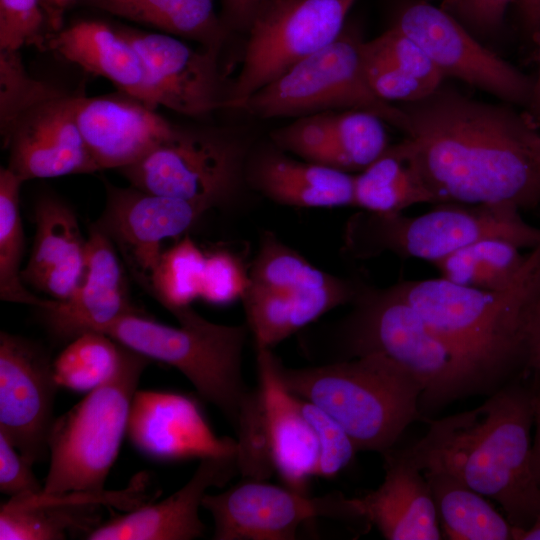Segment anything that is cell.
<instances>
[{"label":"cell","instance_id":"cell-16","mask_svg":"<svg viewBox=\"0 0 540 540\" xmlns=\"http://www.w3.org/2000/svg\"><path fill=\"white\" fill-rule=\"evenodd\" d=\"M76 97L54 86L1 133L7 167L24 182L98 171L76 121Z\"/></svg>","mask_w":540,"mask_h":540},{"label":"cell","instance_id":"cell-40","mask_svg":"<svg viewBox=\"0 0 540 540\" xmlns=\"http://www.w3.org/2000/svg\"><path fill=\"white\" fill-rule=\"evenodd\" d=\"M53 87L28 74L19 51L0 50V132Z\"/></svg>","mask_w":540,"mask_h":540},{"label":"cell","instance_id":"cell-19","mask_svg":"<svg viewBox=\"0 0 540 540\" xmlns=\"http://www.w3.org/2000/svg\"><path fill=\"white\" fill-rule=\"evenodd\" d=\"M127 434L141 453L157 460L236 454V440L217 437L198 402L181 393L137 390Z\"/></svg>","mask_w":540,"mask_h":540},{"label":"cell","instance_id":"cell-38","mask_svg":"<svg viewBox=\"0 0 540 540\" xmlns=\"http://www.w3.org/2000/svg\"><path fill=\"white\" fill-rule=\"evenodd\" d=\"M236 434V462L243 478L267 480L275 472L263 397L259 387L244 405Z\"/></svg>","mask_w":540,"mask_h":540},{"label":"cell","instance_id":"cell-29","mask_svg":"<svg viewBox=\"0 0 540 540\" xmlns=\"http://www.w3.org/2000/svg\"><path fill=\"white\" fill-rule=\"evenodd\" d=\"M363 63L370 88L390 104L424 99L444 79L419 44L393 26L380 36L364 41Z\"/></svg>","mask_w":540,"mask_h":540},{"label":"cell","instance_id":"cell-1","mask_svg":"<svg viewBox=\"0 0 540 540\" xmlns=\"http://www.w3.org/2000/svg\"><path fill=\"white\" fill-rule=\"evenodd\" d=\"M406 138L396 144L436 204L540 202V133L514 110L472 100L441 86L402 104Z\"/></svg>","mask_w":540,"mask_h":540},{"label":"cell","instance_id":"cell-24","mask_svg":"<svg viewBox=\"0 0 540 540\" xmlns=\"http://www.w3.org/2000/svg\"><path fill=\"white\" fill-rule=\"evenodd\" d=\"M132 494L121 491L68 492L42 491L11 496L0 506L1 540H62L84 533L85 537L101 524V506L126 509Z\"/></svg>","mask_w":540,"mask_h":540},{"label":"cell","instance_id":"cell-10","mask_svg":"<svg viewBox=\"0 0 540 540\" xmlns=\"http://www.w3.org/2000/svg\"><path fill=\"white\" fill-rule=\"evenodd\" d=\"M363 44L356 31L344 28L332 43L260 89L241 109L260 118L361 110L405 133L408 118L402 107L381 100L368 84Z\"/></svg>","mask_w":540,"mask_h":540},{"label":"cell","instance_id":"cell-20","mask_svg":"<svg viewBox=\"0 0 540 540\" xmlns=\"http://www.w3.org/2000/svg\"><path fill=\"white\" fill-rule=\"evenodd\" d=\"M75 116L98 171L120 170L133 164L175 126L125 93L96 97L77 94Z\"/></svg>","mask_w":540,"mask_h":540},{"label":"cell","instance_id":"cell-18","mask_svg":"<svg viewBox=\"0 0 540 540\" xmlns=\"http://www.w3.org/2000/svg\"><path fill=\"white\" fill-rule=\"evenodd\" d=\"M119 30L142 57L159 106L187 116L223 108L218 52L194 49L165 33Z\"/></svg>","mask_w":540,"mask_h":540},{"label":"cell","instance_id":"cell-27","mask_svg":"<svg viewBox=\"0 0 540 540\" xmlns=\"http://www.w3.org/2000/svg\"><path fill=\"white\" fill-rule=\"evenodd\" d=\"M245 181L270 200L299 208L354 205V175L297 160L273 146L248 155Z\"/></svg>","mask_w":540,"mask_h":540},{"label":"cell","instance_id":"cell-11","mask_svg":"<svg viewBox=\"0 0 540 540\" xmlns=\"http://www.w3.org/2000/svg\"><path fill=\"white\" fill-rule=\"evenodd\" d=\"M247 148L227 132L174 126L142 158L119 171L131 186L195 203L230 206L245 181Z\"/></svg>","mask_w":540,"mask_h":540},{"label":"cell","instance_id":"cell-21","mask_svg":"<svg viewBox=\"0 0 540 540\" xmlns=\"http://www.w3.org/2000/svg\"><path fill=\"white\" fill-rule=\"evenodd\" d=\"M239 474L236 454L200 459L192 477L175 493L101 523L89 540H191L203 535L199 509L211 487L225 486Z\"/></svg>","mask_w":540,"mask_h":540},{"label":"cell","instance_id":"cell-25","mask_svg":"<svg viewBox=\"0 0 540 540\" xmlns=\"http://www.w3.org/2000/svg\"><path fill=\"white\" fill-rule=\"evenodd\" d=\"M258 387L261 391L275 472L284 485L308 494L309 479L319 459L315 432L305 417L300 399L283 384L278 358L270 348H256Z\"/></svg>","mask_w":540,"mask_h":540},{"label":"cell","instance_id":"cell-4","mask_svg":"<svg viewBox=\"0 0 540 540\" xmlns=\"http://www.w3.org/2000/svg\"><path fill=\"white\" fill-rule=\"evenodd\" d=\"M277 370L285 387L328 413L350 437L356 451L383 453L406 428L424 420L423 386L409 370L379 353L332 363Z\"/></svg>","mask_w":540,"mask_h":540},{"label":"cell","instance_id":"cell-44","mask_svg":"<svg viewBox=\"0 0 540 540\" xmlns=\"http://www.w3.org/2000/svg\"><path fill=\"white\" fill-rule=\"evenodd\" d=\"M43 490L32 472V464L0 434V491L11 496Z\"/></svg>","mask_w":540,"mask_h":540},{"label":"cell","instance_id":"cell-31","mask_svg":"<svg viewBox=\"0 0 540 540\" xmlns=\"http://www.w3.org/2000/svg\"><path fill=\"white\" fill-rule=\"evenodd\" d=\"M422 473L430 487L443 538L514 540V527L485 496L448 473Z\"/></svg>","mask_w":540,"mask_h":540},{"label":"cell","instance_id":"cell-54","mask_svg":"<svg viewBox=\"0 0 540 540\" xmlns=\"http://www.w3.org/2000/svg\"><path fill=\"white\" fill-rule=\"evenodd\" d=\"M425 1H431V0H425ZM448 8L451 7V5L454 3L455 0H441Z\"/></svg>","mask_w":540,"mask_h":540},{"label":"cell","instance_id":"cell-22","mask_svg":"<svg viewBox=\"0 0 540 540\" xmlns=\"http://www.w3.org/2000/svg\"><path fill=\"white\" fill-rule=\"evenodd\" d=\"M117 252L111 240L92 224L81 285L69 299L54 300L41 309L54 335L71 340L125 315L142 312L131 301L124 264Z\"/></svg>","mask_w":540,"mask_h":540},{"label":"cell","instance_id":"cell-48","mask_svg":"<svg viewBox=\"0 0 540 540\" xmlns=\"http://www.w3.org/2000/svg\"><path fill=\"white\" fill-rule=\"evenodd\" d=\"M48 36L63 28V17L67 6L73 0H41Z\"/></svg>","mask_w":540,"mask_h":540},{"label":"cell","instance_id":"cell-14","mask_svg":"<svg viewBox=\"0 0 540 540\" xmlns=\"http://www.w3.org/2000/svg\"><path fill=\"white\" fill-rule=\"evenodd\" d=\"M393 27L419 44L443 77L527 107L533 80L477 42L446 10L415 0L401 8Z\"/></svg>","mask_w":540,"mask_h":540},{"label":"cell","instance_id":"cell-47","mask_svg":"<svg viewBox=\"0 0 540 540\" xmlns=\"http://www.w3.org/2000/svg\"><path fill=\"white\" fill-rule=\"evenodd\" d=\"M275 0H222L221 20L229 32L248 31L255 17Z\"/></svg>","mask_w":540,"mask_h":540},{"label":"cell","instance_id":"cell-50","mask_svg":"<svg viewBox=\"0 0 540 540\" xmlns=\"http://www.w3.org/2000/svg\"><path fill=\"white\" fill-rule=\"evenodd\" d=\"M529 113L528 118L536 125L540 122V47L538 55V72L535 80H533L532 92L529 103L527 105Z\"/></svg>","mask_w":540,"mask_h":540},{"label":"cell","instance_id":"cell-53","mask_svg":"<svg viewBox=\"0 0 540 540\" xmlns=\"http://www.w3.org/2000/svg\"><path fill=\"white\" fill-rule=\"evenodd\" d=\"M532 369L540 373V355H539L538 359L536 360V362H535Z\"/></svg>","mask_w":540,"mask_h":540},{"label":"cell","instance_id":"cell-26","mask_svg":"<svg viewBox=\"0 0 540 540\" xmlns=\"http://www.w3.org/2000/svg\"><path fill=\"white\" fill-rule=\"evenodd\" d=\"M385 471L381 485L357 497L370 526L387 540L443 539L430 487L394 448L381 453Z\"/></svg>","mask_w":540,"mask_h":540},{"label":"cell","instance_id":"cell-42","mask_svg":"<svg viewBox=\"0 0 540 540\" xmlns=\"http://www.w3.org/2000/svg\"><path fill=\"white\" fill-rule=\"evenodd\" d=\"M47 37L41 0H0V50L44 47Z\"/></svg>","mask_w":540,"mask_h":540},{"label":"cell","instance_id":"cell-3","mask_svg":"<svg viewBox=\"0 0 540 540\" xmlns=\"http://www.w3.org/2000/svg\"><path fill=\"white\" fill-rule=\"evenodd\" d=\"M539 270L540 244L531 249L522 277L505 290L469 288L442 277L393 287L454 351L475 395H490L528 369L524 308Z\"/></svg>","mask_w":540,"mask_h":540},{"label":"cell","instance_id":"cell-52","mask_svg":"<svg viewBox=\"0 0 540 540\" xmlns=\"http://www.w3.org/2000/svg\"><path fill=\"white\" fill-rule=\"evenodd\" d=\"M514 540H540V509L533 524L527 530L513 531Z\"/></svg>","mask_w":540,"mask_h":540},{"label":"cell","instance_id":"cell-37","mask_svg":"<svg viewBox=\"0 0 540 540\" xmlns=\"http://www.w3.org/2000/svg\"><path fill=\"white\" fill-rule=\"evenodd\" d=\"M332 126L340 170L362 171L389 147L383 120L370 112L332 111Z\"/></svg>","mask_w":540,"mask_h":540},{"label":"cell","instance_id":"cell-36","mask_svg":"<svg viewBox=\"0 0 540 540\" xmlns=\"http://www.w3.org/2000/svg\"><path fill=\"white\" fill-rule=\"evenodd\" d=\"M207 254L185 235L163 250L148 292L168 311L190 306L200 297Z\"/></svg>","mask_w":540,"mask_h":540},{"label":"cell","instance_id":"cell-32","mask_svg":"<svg viewBox=\"0 0 540 540\" xmlns=\"http://www.w3.org/2000/svg\"><path fill=\"white\" fill-rule=\"evenodd\" d=\"M421 203L436 201L397 145L354 175V205L367 212L399 214Z\"/></svg>","mask_w":540,"mask_h":540},{"label":"cell","instance_id":"cell-8","mask_svg":"<svg viewBox=\"0 0 540 540\" xmlns=\"http://www.w3.org/2000/svg\"><path fill=\"white\" fill-rule=\"evenodd\" d=\"M421 215L354 216L346 229V247L358 258L392 252L432 264L456 250L486 238L509 241L519 248L540 244V228L527 223L519 209L503 204L444 202Z\"/></svg>","mask_w":540,"mask_h":540},{"label":"cell","instance_id":"cell-46","mask_svg":"<svg viewBox=\"0 0 540 540\" xmlns=\"http://www.w3.org/2000/svg\"><path fill=\"white\" fill-rule=\"evenodd\" d=\"M523 324L528 352V369H532L540 355V270L526 301Z\"/></svg>","mask_w":540,"mask_h":540},{"label":"cell","instance_id":"cell-34","mask_svg":"<svg viewBox=\"0 0 540 540\" xmlns=\"http://www.w3.org/2000/svg\"><path fill=\"white\" fill-rule=\"evenodd\" d=\"M24 181L8 167L0 168V298L40 309L53 299L31 293L21 279L24 252V230L20 214L19 193Z\"/></svg>","mask_w":540,"mask_h":540},{"label":"cell","instance_id":"cell-51","mask_svg":"<svg viewBox=\"0 0 540 540\" xmlns=\"http://www.w3.org/2000/svg\"><path fill=\"white\" fill-rule=\"evenodd\" d=\"M521 14L532 28L540 27V0H519Z\"/></svg>","mask_w":540,"mask_h":540},{"label":"cell","instance_id":"cell-28","mask_svg":"<svg viewBox=\"0 0 540 540\" xmlns=\"http://www.w3.org/2000/svg\"><path fill=\"white\" fill-rule=\"evenodd\" d=\"M45 46L150 108L159 106L142 57L119 29L99 21H80L50 35Z\"/></svg>","mask_w":540,"mask_h":540},{"label":"cell","instance_id":"cell-49","mask_svg":"<svg viewBox=\"0 0 540 540\" xmlns=\"http://www.w3.org/2000/svg\"><path fill=\"white\" fill-rule=\"evenodd\" d=\"M534 436H533V466L540 484V392L537 393L534 410Z\"/></svg>","mask_w":540,"mask_h":540},{"label":"cell","instance_id":"cell-13","mask_svg":"<svg viewBox=\"0 0 540 540\" xmlns=\"http://www.w3.org/2000/svg\"><path fill=\"white\" fill-rule=\"evenodd\" d=\"M202 508L212 516L215 540H292L301 524L319 517L370 527L357 497H309L266 480L243 478L219 494L207 493Z\"/></svg>","mask_w":540,"mask_h":540},{"label":"cell","instance_id":"cell-5","mask_svg":"<svg viewBox=\"0 0 540 540\" xmlns=\"http://www.w3.org/2000/svg\"><path fill=\"white\" fill-rule=\"evenodd\" d=\"M353 310L338 327L344 359L379 353L420 381L423 416L475 395L460 359L393 286L357 285ZM343 360V359H342Z\"/></svg>","mask_w":540,"mask_h":540},{"label":"cell","instance_id":"cell-43","mask_svg":"<svg viewBox=\"0 0 540 540\" xmlns=\"http://www.w3.org/2000/svg\"><path fill=\"white\" fill-rule=\"evenodd\" d=\"M249 283L248 273L232 253L207 254L200 298L214 305L229 304L242 298Z\"/></svg>","mask_w":540,"mask_h":540},{"label":"cell","instance_id":"cell-12","mask_svg":"<svg viewBox=\"0 0 540 540\" xmlns=\"http://www.w3.org/2000/svg\"><path fill=\"white\" fill-rule=\"evenodd\" d=\"M355 0H275L255 17L223 108L241 109L260 89L332 43Z\"/></svg>","mask_w":540,"mask_h":540},{"label":"cell","instance_id":"cell-15","mask_svg":"<svg viewBox=\"0 0 540 540\" xmlns=\"http://www.w3.org/2000/svg\"><path fill=\"white\" fill-rule=\"evenodd\" d=\"M52 363L37 343L0 333V434L32 465L49 453L59 387Z\"/></svg>","mask_w":540,"mask_h":540},{"label":"cell","instance_id":"cell-39","mask_svg":"<svg viewBox=\"0 0 540 540\" xmlns=\"http://www.w3.org/2000/svg\"><path fill=\"white\" fill-rule=\"evenodd\" d=\"M271 138L275 146L301 160L337 168L332 111L297 117L275 130Z\"/></svg>","mask_w":540,"mask_h":540},{"label":"cell","instance_id":"cell-30","mask_svg":"<svg viewBox=\"0 0 540 540\" xmlns=\"http://www.w3.org/2000/svg\"><path fill=\"white\" fill-rule=\"evenodd\" d=\"M109 14L153 27L220 52L228 34L214 0H85Z\"/></svg>","mask_w":540,"mask_h":540},{"label":"cell","instance_id":"cell-45","mask_svg":"<svg viewBox=\"0 0 540 540\" xmlns=\"http://www.w3.org/2000/svg\"><path fill=\"white\" fill-rule=\"evenodd\" d=\"M512 0H455L451 9L470 26L488 32L498 28Z\"/></svg>","mask_w":540,"mask_h":540},{"label":"cell","instance_id":"cell-17","mask_svg":"<svg viewBox=\"0 0 540 540\" xmlns=\"http://www.w3.org/2000/svg\"><path fill=\"white\" fill-rule=\"evenodd\" d=\"M206 212L183 199L106 183L105 207L93 225L111 240L133 277L148 290L163 242L186 233Z\"/></svg>","mask_w":540,"mask_h":540},{"label":"cell","instance_id":"cell-6","mask_svg":"<svg viewBox=\"0 0 540 540\" xmlns=\"http://www.w3.org/2000/svg\"><path fill=\"white\" fill-rule=\"evenodd\" d=\"M169 312L177 318L178 327L162 324L139 312L125 315L96 331L150 360L176 368L235 429L244 405L255 390L245 384L242 375L247 324H216L191 306Z\"/></svg>","mask_w":540,"mask_h":540},{"label":"cell","instance_id":"cell-9","mask_svg":"<svg viewBox=\"0 0 540 540\" xmlns=\"http://www.w3.org/2000/svg\"><path fill=\"white\" fill-rule=\"evenodd\" d=\"M242 296L256 348H270L333 308L352 302L357 284L332 276L265 232Z\"/></svg>","mask_w":540,"mask_h":540},{"label":"cell","instance_id":"cell-35","mask_svg":"<svg viewBox=\"0 0 540 540\" xmlns=\"http://www.w3.org/2000/svg\"><path fill=\"white\" fill-rule=\"evenodd\" d=\"M126 346L99 331H85L73 339L53 360L59 387L89 392L109 380L118 370Z\"/></svg>","mask_w":540,"mask_h":540},{"label":"cell","instance_id":"cell-41","mask_svg":"<svg viewBox=\"0 0 540 540\" xmlns=\"http://www.w3.org/2000/svg\"><path fill=\"white\" fill-rule=\"evenodd\" d=\"M299 399L319 445L314 476L332 478L350 464L357 451L346 431L335 419L317 405Z\"/></svg>","mask_w":540,"mask_h":540},{"label":"cell","instance_id":"cell-33","mask_svg":"<svg viewBox=\"0 0 540 540\" xmlns=\"http://www.w3.org/2000/svg\"><path fill=\"white\" fill-rule=\"evenodd\" d=\"M515 244L486 238L462 247L433 265L440 277L469 288L501 291L513 286L525 273L530 253H520Z\"/></svg>","mask_w":540,"mask_h":540},{"label":"cell","instance_id":"cell-7","mask_svg":"<svg viewBox=\"0 0 540 540\" xmlns=\"http://www.w3.org/2000/svg\"><path fill=\"white\" fill-rule=\"evenodd\" d=\"M150 361L126 347L116 373L54 420L43 492L106 491L105 481L127 433L132 399Z\"/></svg>","mask_w":540,"mask_h":540},{"label":"cell","instance_id":"cell-23","mask_svg":"<svg viewBox=\"0 0 540 540\" xmlns=\"http://www.w3.org/2000/svg\"><path fill=\"white\" fill-rule=\"evenodd\" d=\"M34 218L33 247L21 279L51 299L65 301L84 278L87 238L81 233L74 210L52 194L37 199Z\"/></svg>","mask_w":540,"mask_h":540},{"label":"cell","instance_id":"cell-2","mask_svg":"<svg viewBox=\"0 0 540 540\" xmlns=\"http://www.w3.org/2000/svg\"><path fill=\"white\" fill-rule=\"evenodd\" d=\"M536 396L512 381L472 410L429 421L412 445L393 448L422 472L456 477L498 503L515 529L527 530L540 509L532 452Z\"/></svg>","mask_w":540,"mask_h":540}]
</instances>
